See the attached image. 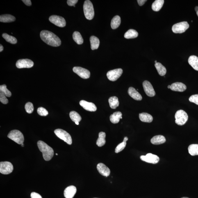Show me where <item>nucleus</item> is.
Wrapping results in <instances>:
<instances>
[{
	"label": "nucleus",
	"instance_id": "obj_24",
	"mask_svg": "<svg viewBox=\"0 0 198 198\" xmlns=\"http://www.w3.org/2000/svg\"><path fill=\"white\" fill-rule=\"evenodd\" d=\"M90 40L91 49L92 50L98 49L99 47L100 43L99 39L97 37L92 36L90 37Z\"/></svg>",
	"mask_w": 198,
	"mask_h": 198
},
{
	"label": "nucleus",
	"instance_id": "obj_2",
	"mask_svg": "<svg viewBox=\"0 0 198 198\" xmlns=\"http://www.w3.org/2000/svg\"><path fill=\"white\" fill-rule=\"evenodd\" d=\"M37 144L39 150L42 153L44 160L46 161H49L51 160L54 156L53 149L42 141H39Z\"/></svg>",
	"mask_w": 198,
	"mask_h": 198
},
{
	"label": "nucleus",
	"instance_id": "obj_15",
	"mask_svg": "<svg viewBox=\"0 0 198 198\" xmlns=\"http://www.w3.org/2000/svg\"><path fill=\"white\" fill-rule=\"evenodd\" d=\"M81 106L87 111L95 112L97 110V107L94 103L89 102L85 100H82L80 102Z\"/></svg>",
	"mask_w": 198,
	"mask_h": 198
},
{
	"label": "nucleus",
	"instance_id": "obj_47",
	"mask_svg": "<svg viewBox=\"0 0 198 198\" xmlns=\"http://www.w3.org/2000/svg\"><path fill=\"white\" fill-rule=\"evenodd\" d=\"M195 10L196 12H197L198 11V6H196L195 8Z\"/></svg>",
	"mask_w": 198,
	"mask_h": 198
},
{
	"label": "nucleus",
	"instance_id": "obj_50",
	"mask_svg": "<svg viewBox=\"0 0 198 198\" xmlns=\"http://www.w3.org/2000/svg\"><path fill=\"white\" fill-rule=\"evenodd\" d=\"M21 146H22V147H24V144L23 143L22 144H21Z\"/></svg>",
	"mask_w": 198,
	"mask_h": 198
},
{
	"label": "nucleus",
	"instance_id": "obj_28",
	"mask_svg": "<svg viewBox=\"0 0 198 198\" xmlns=\"http://www.w3.org/2000/svg\"><path fill=\"white\" fill-rule=\"evenodd\" d=\"M15 17L10 15H4L0 16V21L3 23H11L15 21Z\"/></svg>",
	"mask_w": 198,
	"mask_h": 198
},
{
	"label": "nucleus",
	"instance_id": "obj_16",
	"mask_svg": "<svg viewBox=\"0 0 198 198\" xmlns=\"http://www.w3.org/2000/svg\"><path fill=\"white\" fill-rule=\"evenodd\" d=\"M97 169L100 174L103 176L108 177L109 175L110 171L109 168L104 164L99 163L97 165Z\"/></svg>",
	"mask_w": 198,
	"mask_h": 198
},
{
	"label": "nucleus",
	"instance_id": "obj_21",
	"mask_svg": "<svg viewBox=\"0 0 198 198\" xmlns=\"http://www.w3.org/2000/svg\"><path fill=\"white\" fill-rule=\"evenodd\" d=\"M188 62L194 70L198 71V57L194 56H190L189 58Z\"/></svg>",
	"mask_w": 198,
	"mask_h": 198
},
{
	"label": "nucleus",
	"instance_id": "obj_4",
	"mask_svg": "<svg viewBox=\"0 0 198 198\" xmlns=\"http://www.w3.org/2000/svg\"><path fill=\"white\" fill-rule=\"evenodd\" d=\"M175 117L176 123L179 126H183L184 125L188 119V114L184 110H178L176 112Z\"/></svg>",
	"mask_w": 198,
	"mask_h": 198
},
{
	"label": "nucleus",
	"instance_id": "obj_34",
	"mask_svg": "<svg viewBox=\"0 0 198 198\" xmlns=\"http://www.w3.org/2000/svg\"><path fill=\"white\" fill-rule=\"evenodd\" d=\"M69 116H70L71 120L75 123L76 122H79L82 120L81 116L75 111H73L70 112Z\"/></svg>",
	"mask_w": 198,
	"mask_h": 198
},
{
	"label": "nucleus",
	"instance_id": "obj_17",
	"mask_svg": "<svg viewBox=\"0 0 198 198\" xmlns=\"http://www.w3.org/2000/svg\"><path fill=\"white\" fill-rule=\"evenodd\" d=\"M186 85L181 82H176L172 84L170 88L173 91L181 92L186 90Z\"/></svg>",
	"mask_w": 198,
	"mask_h": 198
},
{
	"label": "nucleus",
	"instance_id": "obj_38",
	"mask_svg": "<svg viewBox=\"0 0 198 198\" xmlns=\"http://www.w3.org/2000/svg\"><path fill=\"white\" fill-rule=\"evenodd\" d=\"M25 108L26 112L29 114L33 113L34 110L33 105L30 102H28L26 103L25 105Z\"/></svg>",
	"mask_w": 198,
	"mask_h": 198
},
{
	"label": "nucleus",
	"instance_id": "obj_8",
	"mask_svg": "<svg viewBox=\"0 0 198 198\" xmlns=\"http://www.w3.org/2000/svg\"><path fill=\"white\" fill-rule=\"evenodd\" d=\"M13 165L10 162H1L0 163V172L1 174H10L13 171Z\"/></svg>",
	"mask_w": 198,
	"mask_h": 198
},
{
	"label": "nucleus",
	"instance_id": "obj_25",
	"mask_svg": "<svg viewBox=\"0 0 198 198\" xmlns=\"http://www.w3.org/2000/svg\"><path fill=\"white\" fill-rule=\"evenodd\" d=\"M106 134L104 132H101L99 134V137L96 142V144L99 147H102L106 143L105 141Z\"/></svg>",
	"mask_w": 198,
	"mask_h": 198
},
{
	"label": "nucleus",
	"instance_id": "obj_10",
	"mask_svg": "<svg viewBox=\"0 0 198 198\" xmlns=\"http://www.w3.org/2000/svg\"><path fill=\"white\" fill-rule=\"evenodd\" d=\"M123 72L122 69L121 68L113 69L108 71L107 73V76L110 81H115L122 75Z\"/></svg>",
	"mask_w": 198,
	"mask_h": 198
},
{
	"label": "nucleus",
	"instance_id": "obj_46",
	"mask_svg": "<svg viewBox=\"0 0 198 198\" xmlns=\"http://www.w3.org/2000/svg\"><path fill=\"white\" fill-rule=\"evenodd\" d=\"M0 46H0V52H1L3 50V47L2 44H1Z\"/></svg>",
	"mask_w": 198,
	"mask_h": 198
},
{
	"label": "nucleus",
	"instance_id": "obj_9",
	"mask_svg": "<svg viewBox=\"0 0 198 198\" xmlns=\"http://www.w3.org/2000/svg\"><path fill=\"white\" fill-rule=\"evenodd\" d=\"M49 20L51 23L60 27H64L66 24L65 19L61 16L53 15L49 17Z\"/></svg>",
	"mask_w": 198,
	"mask_h": 198
},
{
	"label": "nucleus",
	"instance_id": "obj_20",
	"mask_svg": "<svg viewBox=\"0 0 198 198\" xmlns=\"http://www.w3.org/2000/svg\"><path fill=\"white\" fill-rule=\"evenodd\" d=\"M151 144L158 145L165 143L166 141V139L163 135H158L153 137L151 139Z\"/></svg>",
	"mask_w": 198,
	"mask_h": 198
},
{
	"label": "nucleus",
	"instance_id": "obj_44",
	"mask_svg": "<svg viewBox=\"0 0 198 198\" xmlns=\"http://www.w3.org/2000/svg\"><path fill=\"white\" fill-rule=\"evenodd\" d=\"M22 1L26 6H30L32 5L31 2L30 0H23Z\"/></svg>",
	"mask_w": 198,
	"mask_h": 198
},
{
	"label": "nucleus",
	"instance_id": "obj_45",
	"mask_svg": "<svg viewBox=\"0 0 198 198\" xmlns=\"http://www.w3.org/2000/svg\"><path fill=\"white\" fill-rule=\"evenodd\" d=\"M147 1H146V0H138V1H137V2H138V5H140V6H142V5H143Z\"/></svg>",
	"mask_w": 198,
	"mask_h": 198
},
{
	"label": "nucleus",
	"instance_id": "obj_36",
	"mask_svg": "<svg viewBox=\"0 0 198 198\" xmlns=\"http://www.w3.org/2000/svg\"><path fill=\"white\" fill-rule=\"evenodd\" d=\"M2 36L3 38L5 39L7 42L12 44L17 43V39L15 37L9 35L6 33H3Z\"/></svg>",
	"mask_w": 198,
	"mask_h": 198
},
{
	"label": "nucleus",
	"instance_id": "obj_3",
	"mask_svg": "<svg viewBox=\"0 0 198 198\" xmlns=\"http://www.w3.org/2000/svg\"><path fill=\"white\" fill-rule=\"evenodd\" d=\"M83 11L85 16L88 20H92L94 16L93 5L90 1L86 0L83 5Z\"/></svg>",
	"mask_w": 198,
	"mask_h": 198
},
{
	"label": "nucleus",
	"instance_id": "obj_6",
	"mask_svg": "<svg viewBox=\"0 0 198 198\" xmlns=\"http://www.w3.org/2000/svg\"><path fill=\"white\" fill-rule=\"evenodd\" d=\"M54 132L55 134L59 138L63 140L69 144H72V138L70 135L67 131L62 129H57L55 130Z\"/></svg>",
	"mask_w": 198,
	"mask_h": 198
},
{
	"label": "nucleus",
	"instance_id": "obj_22",
	"mask_svg": "<svg viewBox=\"0 0 198 198\" xmlns=\"http://www.w3.org/2000/svg\"><path fill=\"white\" fill-rule=\"evenodd\" d=\"M139 118L142 122L150 123L153 120L152 116L149 113H142L139 114Z\"/></svg>",
	"mask_w": 198,
	"mask_h": 198
},
{
	"label": "nucleus",
	"instance_id": "obj_29",
	"mask_svg": "<svg viewBox=\"0 0 198 198\" xmlns=\"http://www.w3.org/2000/svg\"><path fill=\"white\" fill-rule=\"evenodd\" d=\"M108 101L110 107L113 109H115L119 106V102L118 99L115 96L110 97Z\"/></svg>",
	"mask_w": 198,
	"mask_h": 198
},
{
	"label": "nucleus",
	"instance_id": "obj_37",
	"mask_svg": "<svg viewBox=\"0 0 198 198\" xmlns=\"http://www.w3.org/2000/svg\"><path fill=\"white\" fill-rule=\"evenodd\" d=\"M0 92H2L7 97H10L12 96L11 92L7 89L6 85L5 84L0 86Z\"/></svg>",
	"mask_w": 198,
	"mask_h": 198
},
{
	"label": "nucleus",
	"instance_id": "obj_23",
	"mask_svg": "<svg viewBox=\"0 0 198 198\" xmlns=\"http://www.w3.org/2000/svg\"><path fill=\"white\" fill-rule=\"evenodd\" d=\"M122 114L120 112H116L110 115V120L112 123L113 124H116L120 121L121 117H122Z\"/></svg>",
	"mask_w": 198,
	"mask_h": 198
},
{
	"label": "nucleus",
	"instance_id": "obj_33",
	"mask_svg": "<svg viewBox=\"0 0 198 198\" xmlns=\"http://www.w3.org/2000/svg\"><path fill=\"white\" fill-rule=\"evenodd\" d=\"M188 149L189 153L192 156L198 155V144H190L189 146Z\"/></svg>",
	"mask_w": 198,
	"mask_h": 198
},
{
	"label": "nucleus",
	"instance_id": "obj_54",
	"mask_svg": "<svg viewBox=\"0 0 198 198\" xmlns=\"http://www.w3.org/2000/svg\"><path fill=\"white\" fill-rule=\"evenodd\" d=\"M56 155H58V154H57V153H56Z\"/></svg>",
	"mask_w": 198,
	"mask_h": 198
},
{
	"label": "nucleus",
	"instance_id": "obj_41",
	"mask_svg": "<svg viewBox=\"0 0 198 198\" xmlns=\"http://www.w3.org/2000/svg\"><path fill=\"white\" fill-rule=\"evenodd\" d=\"M0 101L3 104H6L8 103V100L6 96L2 92H0Z\"/></svg>",
	"mask_w": 198,
	"mask_h": 198
},
{
	"label": "nucleus",
	"instance_id": "obj_49",
	"mask_svg": "<svg viewBox=\"0 0 198 198\" xmlns=\"http://www.w3.org/2000/svg\"><path fill=\"white\" fill-rule=\"evenodd\" d=\"M170 86H171V85H168V88L170 89Z\"/></svg>",
	"mask_w": 198,
	"mask_h": 198
},
{
	"label": "nucleus",
	"instance_id": "obj_5",
	"mask_svg": "<svg viewBox=\"0 0 198 198\" xmlns=\"http://www.w3.org/2000/svg\"><path fill=\"white\" fill-rule=\"evenodd\" d=\"M8 137L19 144H21L24 141V135L19 130H12L9 133Z\"/></svg>",
	"mask_w": 198,
	"mask_h": 198
},
{
	"label": "nucleus",
	"instance_id": "obj_42",
	"mask_svg": "<svg viewBox=\"0 0 198 198\" xmlns=\"http://www.w3.org/2000/svg\"><path fill=\"white\" fill-rule=\"evenodd\" d=\"M78 1V0H68L67 3L69 6L75 7V5L77 3Z\"/></svg>",
	"mask_w": 198,
	"mask_h": 198
},
{
	"label": "nucleus",
	"instance_id": "obj_19",
	"mask_svg": "<svg viewBox=\"0 0 198 198\" xmlns=\"http://www.w3.org/2000/svg\"><path fill=\"white\" fill-rule=\"evenodd\" d=\"M128 94L130 97L137 101L142 100V97L141 95L133 87H130L128 91Z\"/></svg>",
	"mask_w": 198,
	"mask_h": 198
},
{
	"label": "nucleus",
	"instance_id": "obj_52",
	"mask_svg": "<svg viewBox=\"0 0 198 198\" xmlns=\"http://www.w3.org/2000/svg\"><path fill=\"white\" fill-rule=\"evenodd\" d=\"M188 198V197H182V198Z\"/></svg>",
	"mask_w": 198,
	"mask_h": 198
},
{
	"label": "nucleus",
	"instance_id": "obj_1",
	"mask_svg": "<svg viewBox=\"0 0 198 198\" xmlns=\"http://www.w3.org/2000/svg\"><path fill=\"white\" fill-rule=\"evenodd\" d=\"M40 37L44 42L50 46L58 47L61 44L60 39L51 32L43 30L40 32Z\"/></svg>",
	"mask_w": 198,
	"mask_h": 198
},
{
	"label": "nucleus",
	"instance_id": "obj_27",
	"mask_svg": "<svg viewBox=\"0 0 198 198\" xmlns=\"http://www.w3.org/2000/svg\"><path fill=\"white\" fill-rule=\"evenodd\" d=\"M155 65L160 75L164 76L166 74V69L161 63L160 62H157L156 63H155Z\"/></svg>",
	"mask_w": 198,
	"mask_h": 198
},
{
	"label": "nucleus",
	"instance_id": "obj_31",
	"mask_svg": "<svg viewBox=\"0 0 198 198\" xmlns=\"http://www.w3.org/2000/svg\"><path fill=\"white\" fill-rule=\"evenodd\" d=\"M121 18L119 16H116L112 19L111 23L112 29H116L119 27L121 23Z\"/></svg>",
	"mask_w": 198,
	"mask_h": 198
},
{
	"label": "nucleus",
	"instance_id": "obj_39",
	"mask_svg": "<svg viewBox=\"0 0 198 198\" xmlns=\"http://www.w3.org/2000/svg\"><path fill=\"white\" fill-rule=\"evenodd\" d=\"M37 112L39 115L44 116H47L49 114L47 110L43 107H39L37 109Z\"/></svg>",
	"mask_w": 198,
	"mask_h": 198
},
{
	"label": "nucleus",
	"instance_id": "obj_43",
	"mask_svg": "<svg viewBox=\"0 0 198 198\" xmlns=\"http://www.w3.org/2000/svg\"><path fill=\"white\" fill-rule=\"evenodd\" d=\"M31 196V198H42L40 194L35 192H32Z\"/></svg>",
	"mask_w": 198,
	"mask_h": 198
},
{
	"label": "nucleus",
	"instance_id": "obj_53",
	"mask_svg": "<svg viewBox=\"0 0 198 198\" xmlns=\"http://www.w3.org/2000/svg\"><path fill=\"white\" fill-rule=\"evenodd\" d=\"M155 63H156L157 62V61H155Z\"/></svg>",
	"mask_w": 198,
	"mask_h": 198
},
{
	"label": "nucleus",
	"instance_id": "obj_14",
	"mask_svg": "<svg viewBox=\"0 0 198 198\" xmlns=\"http://www.w3.org/2000/svg\"><path fill=\"white\" fill-rule=\"evenodd\" d=\"M142 85L144 92L148 96L153 97L156 95L154 89L149 82L147 81H144Z\"/></svg>",
	"mask_w": 198,
	"mask_h": 198
},
{
	"label": "nucleus",
	"instance_id": "obj_26",
	"mask_svg": "<svg viewBox=\"0 0 198 198\" xmlns=\"http://www.w3.org/2000/svg\"><path fill=\"white\" fill-rule=\"evenodd\" d=\"M164 2V0H156L153 3L151 8L152 10L155 12H158L163 7Z\"/></svg>",
	"mask_w": 198,
	"mask_h": 198
},
{
	"label": "nucleus",
	"instance_id": "obj_11",
	"mask_svg": "<svg viewBox=\"0 0 198 198\" xmlns=\"http://www.w3.org/2000/svg\"><path fill=\"white\" fill-rule=\"evenodd\" d=\"M73 71L80 77L84 79H87L90 77V72L87 69L81 67H74Z\"/></svg>",
	"mask_w": 198,
	"mask_h": 198
},
{
	"label": "nucleus",
	"instance_id": "obj_12",
	"mask_svg": "<svg viewBox=\"0 0 198 198\" xmlns=\"http://www.w3.org/2000/svg\"><path fill=\"white\" fill-rule=\"evenodd\" d=\"M140 158L142 161L154 164L158 163L160 160L159 157L157 155L150 153H148L145 156L142 155L140 157Z\"/></svg>",
	"mask_w": 198,
	"mask_h": 198
},
{
	"label": "nucleus",
	"instance_id": "obj_40",
	"mask_svg": "<svg viewBox=\"0 0 198 198\" xmlns=\"http://www.w3.org/2000/svg\"><path fill=\"white\" fill-rule=\"evenodd\" d=\"M189 101L198 105V94L191 96L189 98Z\"/></svg>",
	"mask_w": 198,
	"mask_h": 198
},
{
	"label": "nucleus",
	"instance_id": "obj_30",
	"mask_svg": "<svg viewBox=\"0 0 198 198\" xmlns=\"http://www.w3.org/2000/svg\"><path fill=\"white\" fill-rule=\"evenodd\" d=\"M138 33L136 30L133 29H130L125 33L124 37L125 38L127 39H133L138 37Z\"/></svg>",
	"mask_w": 198,
	"mask_h": 198
},
{
	"label": "nucleus",
	"instance_id": "obj_7",
	"mask_svg": "<svg viewBox=\"0 0 198 198\" xmlns=\"http://www.w3.org/2000/svg\"><path fill=\"white\" fill-rule=\"evenodd\" d=\"M189 27L186 21L180 22L174 24L172 27V31L175 33H184Z\"/></svg>",
	"mask_w": 198,
	"mask_h": 198
},
{
	"label": "nucleus",
	"instance_id": "obj_32",
	"mask_svg": "<svg viewBox=\"0 0 198 198\" xmlns=\"http://www.w3.org/2000/svg\"><path fill=\"white\" fill-rule=\"evenodd\" d=\"M73 38L78 44H82L83 43V39L81 33L78 31H75L73 34Z\"/></svg>",
	"mask_w": 198,
	"mask_h": 198
},
{
	"label": "nucleus",
	"instance_id": "obj_48",
	"mask_svg": "<svg viewBox=\"0 0 198 198\" xmlns=\"http://www.w3.org/2000/svg\"><path fill=\"white\" fill-rule=\"evenodd\" d=\"M75 123V124L76 125H78L79 124V123H78V122H76Z\"/></svg>",
	"mask_w": 198,
	"mask_h": 198
},
{
	"label": "nucleus",
	"instance_id": "obj_51",
	"mask_svg": "<svg viewBox=\"0 0 198 198\" xmlns=\"http://www.w3.org/2000/svg\"><path fill=\"white\" fill-rule=\"evenodd\" d=\"M196 13H197V15L198 16V11L197 12H196Z\"/></svg>",
	"mask_w": 198,
	"mask_h": 198
},
{
	"label": "nucleus",
	"instance_id": "obj_13",
	"mask_svg": "<svg viewBox=\"0 0 198 198\" xmlns=\"http://www.w3.org/2000/svg\"><path fill=\"white\" fill-rule=\"evenodd\" d=\"M34 65L33 62L32 60L28 59L19 60L16 63V66L17 68L21 69L23 68H31Z\"/></svg>",
	"mask_w": 198,
	"mask_h": 198
},
{
	"label": "nucleus",
	"instance_id": "obj_18",
	"mask_svg": "<svg viewBox=\"0 0 198 198\" xmlns=\"http://www.w3.org/2000/svg\"><path fill=\"white\" fill-rule=\"evenodd\" d=\"M76 188L74 186L67 187L64 191V196L66 198H73L76 192Z\"/></svg>",
	"mask_w": 198,
	"mask_h": 198
},
{
	"label": "nucleus",
	"instance_id": "obj_35",
	"mask_svg": "<svg viewBox=\"0 0 198 198\" xmlns=\"http://www.w3.org/2000/svg\"><path fill=\"white\" fill-rule=\"evenodd\" d=\"M128 140V138L127 137H125L123 141L120 144H119L116 147L115 150L116 153H118L120 152L123 150L126 147L127 143L126 142Z\"/></svg>",
	"mask_w": 198,
	"mask_h": 198
}]
</instances>
